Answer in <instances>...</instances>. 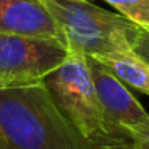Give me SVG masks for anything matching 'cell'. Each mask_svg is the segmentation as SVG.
<instances>
[{"label":"cell","mask_w":149,"mask_h":149,"mask_svg":"<svg viewBox=\"0 0 149 149\" xmlns=\"http://www.w3.org/2000/svg\"><path fill=\"white\" fill-rule=\"evenodd\" d=\"M0 149H95L62 116L45 84L0 89Z\"/></svg>","instance_id":"1"},{"label":"cell","mask_w":149,"mask_h":149,"mask_svg":"<svg viewBox=\"0 0 149 149\" xmlns=\"http://www.w3.org/2000/svg\"><path fill=\"white\" fill-rule=\"evenodd\" d=\"M57 22L70 52L83 56L132 51L140 27L122 15L106 11L87 0H43Z\"/></svg>","instance_id":"2"},{"label":"cell","mask_w":149,"mask_h":149,"mask_svg":"<svg viewBox=\"0 0 149 149\" xmlns=\"http://www.w3.org/2000/svg\"><path fill=\"white\" fill-rule=\"evenodd\" d=\"M43 84L63 118L95 149H105L102 108L86 56L68 52V57L45 78Z\"/></svg>","instance_id":"3"},{"label":"cell","mask_w":149,"mask_h":149,"mask_svg":"<svg viewBox=\"0 0 149 149\" xmlns=\"http://www.w3.org/2000/svg\"><path fill=\"white\" fill-rule=\"evenodd\" d=\"M68 52L60 38L0 33V89L41 84Z\"/></svg>","instance_id":"4"},{"label":"cell","mask_w":149,"mask_h":149,"mask_svg":"<svg viewBox=\"0 0 149 149\" xmlns=\"http://www.w3.org/2000/svg\"><path fill=\"white\" fill-rule=\"evenodd\" d=\"M86 60L102 108L105 149H127L130 144L127 129L148 122V111L132 95L129 87L120 83L100 60L92 56H86Z\"/></svg>","instance_id":"5"},{"label":"cell","mask_w":149,"mask_h":149,"mask_svg":"<svg viewBox=\"0 0 149 149\" xmlns=\"http://www.w3.org/2000/svg\"><path fill=\"white\" fill-rule=\"evenodd\" d=\"M0 33L63 40L43 0H0Z\"/></svg>","instance_id":"6"},{"label":"cell","mask_w":149,"mask_h":149,"mask_svg":"<svg viewBox=\"0 0 149 149\" xmlns=\"http://www.w3.org/2000/svg\"><path fill=\"white\" fill-rule=\"evenodd\" d=\"M127 87L143 92L149 97V62L136 56L133 51L95 57Z\"/></svg>","instance_id":"7"},{"label":"cell","mask_w":149,"mask_h":149,"mask_svg":"<svg viewBox=\"0 0 149 149\" xmlns=\"http://www.w3.org/2000/svg\"><path fill=\"white\" fill-rule=\"evenodd\" d=\"M119 15L149 33V0H105Z\"/></svg>","instance_id":"8"},{"label":"cell","mask_w":149,"mask_h":149,"mask_svg":"<svg viewBox=\"0 0 149 149\" xmlns=\"http://www.w3.org/2000/svg\"><path fill=\"white\" fill-rule=\"evenodd\" d=\"M130 135V144L127 149H149V120L141 125L127 129Z\"/></svg>","instance_id":"9"},{"label":"cell","mask_w":149,"mask_h":149,"mask_svg":"<svg viewBox=\"0 0 149 149\" xmlns=\"http://www.w3.org/2000/svg\"><path fill=\"white\" fill-rule=\"evenodd\" d=\"M132 51L136 56H140L141 59H144L146 62H149V33L148 32L140 29L138 35L135 37L132 43Z\"/></svg>","instance_id":"10"},{"label":"cell","mask_w":149,"mask_h":149,"mask_svg":"<svg viewBox=\"0 0 149 149\" xmlns=\"http://www.w3.org/2000/svg\"><path fill=\"white\" fill-rule=\"evenodd\" d=\"M87 2H92V0H87Z\"/></svg>","instance_id":"11"}]
</instances>
